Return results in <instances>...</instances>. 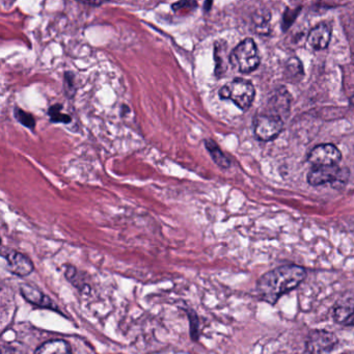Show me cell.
<instances>
[{"instance_id":"6da1fadb","label":"cell","mask_w":354,"mask_h":354,"mask_svg":"<svg viewBox=\"0 0 354 354\" xmlns=\"http://www.w3.org/2000/svg\"><path fill=\"white\" fill-rule=\"evenodd\" d=\"M306 272L297 265H285L265 273L258 281V291L265 301L274 304L283 294L295 289Z\"/></svg>"},{"instance_id":"7a4b0ae2","label":"cell","mask_w":354,"mask_h":354,"mask_svg":"<svg viewBox=\"0 0 354 354\" xmlns=\"http://www.w3.org/2000/svg\"><path fill=\"white\" fill-rule=\"evenodd\" d=\"M254 96L256 91L254 84L244 78H235L219 91V97L221 99L233 101L234 104L241 111H248L252 106Z\"/></svg>"},{"instance_id":"3957f363","label":"cell","mask_w":354,"mask_h":354,"mask_svg":"<svg viewBox=\"0 0 354 354\" xmlns=\"http://www.w3.org/2000/svg\"><path fill=\"white\" fill-rule=\"evenodd\" d=\"M230 63L241 73H250L260 65L258 47L252 39H245L237 45L230 55Z\"/></svg>"},{"instance_id":"277c9868","label":"cell","mask_w":354,"mask_h":354,"mask_svg":"<svg viewBox=\"0 0 354 354\" xmlns=\"http://www.w3.org/2000/svg\"><path fill=\"white\" fill-rule=\"evenodd\" d=\"M254 134L262 142L274 140L283 131V119L273 113H264L254 119Z\"/></svg>"},{"instance_id":"5b68a950","label":"cell","mask_w":354,"mask_h":354,"mask_svg":"<svg viewBox=\"0 0 354 354\" xmlns=\"http://www.w3.org/2000/svg\"><path fill=\"white\" fill-rule=\"evenodd\" d=\"M349 177L348 169H339L335 167H318L310 169L308 175V182L310 185H324L326 183L345 184Z\"/></svg>"},{"instance_id":"8992f818","label":"cell","mask_w":354,"mask_h":354,"mask_svg":"<svg viewBox=\"0 0 354 354\" xmlns=\"http://www.w3.org/2000/svg\"><path fill=\"white\" fill-rule=\"evenodd\" d=\"M337 345V337L330 331L313 330L306 339V351L308 354H326Z\"/></svg>"},{"instance_id":"52a82bcc","label":"cell","mask_w":354,"mask_h":354,"mask_svg":"<svg viewBox=\"0 0 354 354\" xmlns=\"http://www.w3.org/2000/svg\"><path fill=\"white\" fill-rule=\"evenodd\" d=\"M341 159V151L331 144L315 147L308 155V162L314 167H335Z\"/></svg>"},{"instance_id":"ba28073f","label":"cell","mask_w":354,"mask_h":354,"mask_svg":"<svg viewBox=\"0 0 354 354\" xmlns=\"http://www.w3.org/2000/svg\"><path fill=\"white\" fill-rule=\"evenodd\" d=\"M3 256L7 260L8 267L14 274L19 277H26L34 270L32 261L24 256L21 252L13 250H7L3 252Z\"/></svg>"},{"instance_id":"9c48e42d","label":"cell","mask_w":354,"mask_h":354,"mask_svg":"<svg viewBox=\"0 0 354 354\" xmlns=\"http://www.w3.org/2000/svg\"><path fill=\"white\" fill-rule=\"evenodd\" d=\"M331 38L330 26L320 24L315 26L308 37V43L315 50H324L328 47Z\"/></svg>"},{"instance_id":"30bf717a","label":"cell","mask_w":354,"mask_h":354,"mask_svg":"<svg viewBox=\"0 0 354 354\" xmlns=\"http://www.w3.org/2000/svg\"><path fill=\"white\" fill-rule=\"evenodd\" d=\"M22 295L26 298L28 301L32 302V304L36 306H42V308H53L57 310V306L53 304V300L45 295L42 292L39 291L37 288L32 287V286L22 285L20 288Z\"/></svg>"},{"instance_id":"8fae6325","label":"cell","mask_w":354,"mask_h":354,"mask_svg":"<svg viewBox=\"0 0 354 354\" xmlns=\"http://www.w3.org/2000/svg\"><path fill=\"white\" fill-rule=\"evenodd\" d=\"M72 350L69 344L64 339H53L46 342L37 349L35 354H71Z\"/></svg>"},{"instance_id":"7c38bea8","label":"cell","mask_w":354,"mask_h":354,"mask_svg":"<svg viewBox=\"0 0 354 354\" xmlns=\"http://www.w3.org/2000/svg\"><path fill=\"white\" fill-rule=\"evenodd\" d=\"M205 146H206L207 151L209 154L212 157L213 161L216 163L218 167H223V169H227L230 167V160L227 158L225 154H223L221 149L219 148L218 145L213 140H205Z\"/></svg>"},{"instance_id":"4fadbf2b","label":"cell","mask_w":354,"mask_h":354,"mask_svg":"<svg viewBox=\"0 0 354 354\" xmlns=\"http://www.w3.org/2000/svg\"><path fill=\"white\" fill-rule=\"evenodd\" d=\"M48 115L53 123L69 124L72 121L69 115L63 113V105L62 104L53 105L49 109Z\"/></svg>"},{"instance_id":"5bb4252c","label":"cell","mask_w":354,"mask_h":354,"mask_svg":"<svg viewBox=\"0 0 354 354\" xmlns=\"http://www.w3.org/2000/svg\"><path fill=\"white\" fill-rule=\"evenodd\" d=\"M14 113H15L16 120H17L20 124L26 126V127L30 128V129H34L35 126H36V120H35V118L32 117L30 113L22 111L19 107H16Z\"/></svg>"},{"instance_id":"9a60e30c","label":"cell","mask_w":354,"mask_h":354,"mask_svg":"<svg viewBox=\"0 0 354 354\" xmlns=\"http://www.w3.org/2000/svg\"><path fill=\"white\" fill-rule=\"evenodd\" d=\"M196 3H190V1H179V3H174L171 6V9L175 12L183 11V10L188 9V8H196ZM192 10V9H188Z\"/></svg>"},{"instance_id":"2e32d148","label":"cell","mask_w":354,"mask_h":354,"mask_svg":"<svg viewBox=\"0 0 354 354\" xmlns=\"http://www.w3.org/2000/svg\"><path fill=\"white\" fill-rule=\"evenodd\" d=\"M345 325L346 326L353 327L354 328V314L352 315L351 317H350L349 320H348L347 322H346Z\"/></svg>"},{"instance_id":"e0dca14e","label":"cell","mask_w":354,"mask_h":354,"mask_svg":"<svg viewBox=\"0 0 354 354\" xmlns=\"http://www.w3.org/2000/svg\"><path fill=\"white\" fill-rule=\"evenodd\" d=\"M350 103H351V104L354 106V95L351 97V99H350Z\"/></svg>"},{"instance_id":"ac0fdd59","label":"cell","mask_w":354,"mask_h":354,"mask_svg":"<svg viewBox=\"0 0 354 354\" xmlns=\"http://www.w3.org/2000/svg\"><path fill=\"white\" fill-rule=\"evenodd\" d=\"M353 59H354V53H353Z\"/></svg>"}]
</instances>
